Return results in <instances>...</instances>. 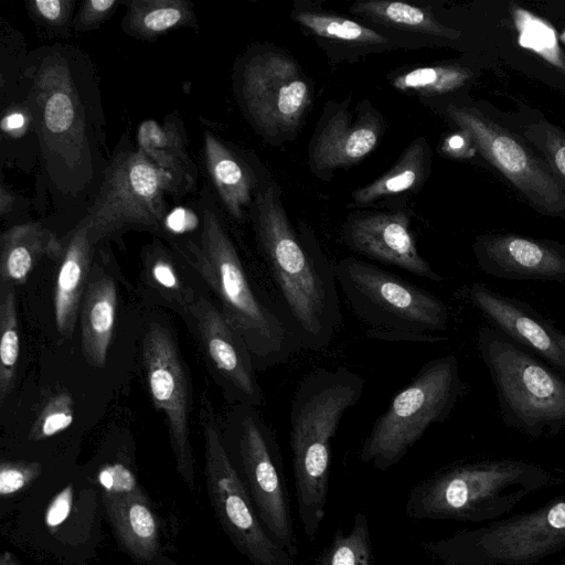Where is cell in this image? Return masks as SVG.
I'll list each match as a JSON object with an SVG mask.
<instances>
[{
    "label": "cell",
    "mask_w": 565,
    "mask_h": 565,
    "mask_svg": "<svg viewBox=\"0 0 565 565\" xmlns=\"http://www.w3.org/2000/svg\"><path fill=\"white\" fill-rule=\"evenodd\" d=\"M353 13L395 28L456 40L460 32L439 23L428 11L398 1L372 0L354 3Z\"/></svg>",
    "instance_id": "f546056e"
},
{
    "label": "cell",
    "mask_w": 565,
    "mask_h": 565,
    "mask_svg": "<svg viewBox=\"0 0 565 565\" xmlns=\"http://www.w3.org/2000/svg\"><path fill=\"white\" fill-rule=\"evenodd\" d=\"M512 14L520 45L534 51L558 70L565 71V57L558 46L554 29L523 8H514Z\"/></svg>",
    "instance_id": "74e56055"
},
{
    "label": "cell",
    "mask_w": 565,
    "mask_h": 565,
    "mask_svg": "<svg viewBox=\"0 0 565 565\" xmlns=\"http://www.w3.org/2000/svg\"><path fill=\"white\" fill-rule=\"evenodd\" d=\"M561 40L565 43V31L561 34Z\"/></svg>",
    "instance_id": "c3c4849f"
},
{
    "label": "cell",
    "mask_w": 565,
    "mask_h": 565,
    "mask_svg": "<svg viewBox=\"0 0 565 565\" xmlns=\"http://www.w3.org/2000/svg\"><path fill=\"white\" fill-rule=\"evenodd\" d=\"M426 149L424 140L414 141L396 164L374 182L353 192L356 204H369L374 200L414 188L424 177Z\"/></svg>",
    "instance_id": "4dcf8cb0"
},
{
    "label": "cell",
    "mask_w": 565,
    "mask_h": 565,
    "mask_svg": "<svg viewBox=\"0 0 565 565\" xmlns=\"http://www.w3.org/2000/svg\"><path fill=\"white\" fill-rule=\"evenodd\" d=\"M32 20L53 33L67 31L73 23L75 1L72 0H31L26 2Z\"/></svg>",
    "instance_id": "60d3db41"
},
{
    "label": "cell",
    "mask_w": 565,
    "mask_h": 565,
    "mask_svg": "<svg viewBox=\"0 0 565 565\" xmlns=\"http://www.w3.org/2000/svg\"><path fill=\"white\" fill-rule=\"evenodd\" d=\"M117 0H86L74 15L72 28L76 31H90L98 28L120 4Z\"/></svg>",
    "instance_id": "b9f144b4"
},
{
    "label": "cell",
    "mask_w": 565,
    "mask_h": 565,
    "mask_svg": "<svg viewBox=\"0 0 565 565\" xmlns=\"http://www.w3.org/2000/svg\"><path fill=\"white\" fill-rule=\"evenodd\" d=\"M294 19L315 34L327 39L362 44L387 42L381 33L343 17L301 11Z\"/></svg>",
    "instance_id": "8d00e7d4"
},
{
    "label": "cell",
    "mask_w": 565,
    "mask_h": 565,
    "mask_svg": "<svg viewBox=\"0 0 565 565\" xmlns=\"http://www.w3.org/2000/svg\"><path fill=\"white\" fill-rule=\"evenodd\" d=\"M364 380L345 366L307 374L290 404V449L297 513L303 534L316 541L326 516L331 443L344 414L355 406Z\"/></svg>",
    "instance_id": "3957f363"
},
{
    "label": "cell",
    "mask_w": 565,
    "mask_h": 565,
    "mask_svg": "<svg viewBox=\"0 0 565 565\" xmlns=\"http://www.w3.org/2000/svg\"><path fill=\"white\" fill-rule=\"evenodd\" d=\"M14 202H15V196L2 183L0 186V213H1V216H4L7 213H9L12 210Z\"/></svg>",
    "instance_id": "f6af8a7d"
},
{
    "label": "cell",
    "mask_w": 565,
    "mask_h": 565,
    "mask_svg": "<svg viewBox=\"0 0 565 565\" xmlns=\"http://www.w3.org/2000/svg\"><path fill=\"white\" fill-rule=\"evenodd\" d=\"M142 363L156 408L167 419L177 471L195 491V461L190 440V391L185 369L171 331L151 322L142 340Z\"/></svg>",
    "instance_id": "9a60e30c"
},
{
    "label": "cell",
    "mask_w": 565,
    "mask_h": 565,
    "mask_svg": "<svg viewBox=\"0 0 565 565\" xmlns=\"http://www.w3.org/2000/svg\"><path fill=\"white\" fill-rule=\"evenodd\" d=\"M252 119L268 134L294 129L309 100V86L297 64L278 53L253 56L244 66L241 83Z\"/></svg>",
    "instance_id": "2e32d148"
},
{
    "label": "cell",
    "mask_w": 565,
    "mask_h": 565,
    "mask_svg": "<svg viewBox=\"0 0 565 565\" xmlns=\"http://www.w3.org/2000/svg\"><path fill=\"white\" fill-rule=\"evenodd\" d=\"M468 296L498 331L544 360L565 377V351L557 342L556 328L530 305L478 282L470 286Z\"/></svg>",
    "instance_id": "ffe728a7"
},
{
    "label": "cell",
    "mask_w": 565,
    "mask_h": 565,
    "mask_svg": "<svg viewBox=\"0 0 565 565\" xmlns=\"http://www.w3.org/2000/svg\"><path fill=\"white\" fill-rule=\"evenodd\" d=\"M373 561L369 520L364 512L358 511L349 533L337 529L312 565H373Z\"/></svg>",
    "instance_id": "1f68e13d"
},
{
    "label": "cell",
    "mask_w": 565,
    "mask_h": 565,
    "mask_svg": "<svg viewBox=\"0 0 565 565\" xmlns=\"http://www.w3.org/2000/svg\"><path fill=\"white\" fill-rule=\"evenodd\" d=\"M447 114L482 157L540 212L565 216V190L561 182L518 136L472 107L450 106Z\"/></svg>",
    "instance_id": "5bb4252c"
},
{
    "label": "cell",
    "mask_w": 565,
    "mask_h": 565,
    "mask_svg": "<svg viewBox=\"0 0 565 565\" xmlns=\"http://www.w3.org/2000/svg\"><path fill=\"white\" fill-rule=\"evenodd\" d=\"M0 565H23L10 551L3 550L0 554Z\"/></svg>",
    "instance_id": "bcb514c9"
},
{
    "label": "cell",
    "mask_w": 565,
    "mask_h": 565,
    "mask_svg": "<svg viewBox=\"0 0 565 565\" xmlns=\"http://www.w3.org/2000/svg\"><path fill=\"white\" fill-rule=\"evenodd\" d=\"M74 418L73 399L63 392L53 395L32 424L28 440L41 443L67 429Z\"/></svg>",
    "instance_id": "f35d334b"
},
{
    "label": "cell",
    "mask_w": 565,
    "mask_h": 565,
    "mask_svg": "<svg viewBox=\"0 0 565 565\" xmlns=\"http://www.w3.org/2000/svg\"><path fill=\"white\" fill-rule=\"evenodd\" d=\"M137 149L175 181L182 196L196 186L198 168L192 160L183 122L173 115L163 122L143 120L137 130Z\"/></svg>",
    "instance_id": "cb8c5ba5"
},
{
    "label": "cell",
    "mask_w": 565,
    "mask_h": 565,
    "mask_svg": "<svg viewBox=\"0 0 565 565\" xmlns=\"http://www.w3.org/2000/svg\"><path fill=\"white\" fill-rule=\"evenodd\" d=\"M380 124L373 117L353 121L351 114L339 110L321 128L310 149L311 167L331 171L350 166L367 156L376 146Z\"/></svg>",
    "instance_id": "603a6c76"
},
{
    "label": "cell",
    "mask_w": 565,
    "mask_h": 565,
    "mask_svg": "<svg viewBox=\"0 0 565 565\" xmlns=\"http://www.w3.org/2000/svg\"><path fill=\"white\" fill-rule=\"evenodd\" d=\"M0 404L6 402L15 373L20 351L14 286L0 285Z\"/></svg>",
    "instance_id": "d6a6232c"
},
{
    "label": "cell",
    "mask_w": 565,
    "mask_h": 565,
    "mask_svg": "<svg viewBox=\"0 0 565 565\" xmlns=\"http://www.w3.org/2000/svg\"><path fill=\"white\" fill-rule=\"evenodd\" d=\"M25 75L26 107L47 174L63 194L77 195L94 177L100 132L88 62L74 49L54 45L33 52Z\"/></svg>",
    "instance_id": "6da1fadb"
},
{
    "label": "cell",
    "mask_w": 565,
    "mask_h": 565,
    "mask_svg": "<svg viewBox=\"0 0 565 565\" xmlns=\"http://www.w3.org/2000/svg\"><path fill=\"white\" fill-rule=\"evenodd\" d=\"M555 335L558 344L565 351V333L556 328Z\"/></svg>",
    "instance_id": "7dc6e473"
},
{
    "label": "cell",
    "mask_w": 565,
    "mask_h": 565,
    "mask_svg": "<svg viewBox=\"0 0 565 565\" xmlns=\"http://www.w3.org/2000/svg\"><path fill=\"white\" fill-rule=\"evenodd\" d=\"M461 390L454 354L426 362L377 417L359 458L380 471L397 465L434 424L444 422Z\"/></svg>",
    "instance_id": "9c48e42d"
},
{
    "label": "cell",
    "mask_w": 565,
    "mask_h": 565,
    "mask_svg": "<svg viewBox=\"0 0 565 565\" xmlns=\"http://www.w3.org/2000/svg\"><path fill=\"white\" fill-rule=\"evenodd\" d=\"M548 480L544 469L521 460L454 465L416 483L407 494L405 513L417 521L481 522L509 512Z\"/></svg>",
    "instance_id": "8992f818"
},
{
    "label": "cell",
    "mask_w": 565,
    "mask_h": 565,
    "mask_svg": "<svg viewBox=\"0 0 565 565\" xmlns=\"http://www.w3.org/2000/svg\"><path fill=\"white\" fill-rule=\"evenodd\" d=\"M199 422L204 439L207 497L223 532L253 565H294L295 558L263 525L205 397L201 399Z\"/></svg>",
    "instance_id": "4fadbf2b"
},
{
    "label": "cell",
    "mask_w": 565,
    "mask_h": 565,
    "mask_svg": "<svg viewBox=\"0 0 565 565\" xmlns=\"http://www.w3.org/2000/svg\"><path fill=\"white\" fill-rule=\"evenodd\" d=\"M477 347L507 425L535 438L565 427V377L558 371L497 329L481 328Z\"/></svg>",
    "instance_id": "ba28073f"
},
{
    "label": "cell",
    "mask_w": 565,
    "mask_h": 565,
    "mask_svg": "<svg viewBox=\"0 0 565 565\" xmlns=\"http://www.w3.org/2000/svg\"><path fill=\"white\" fill-rule=\"evenodd\" d=\"M255 230L297 343L323 350L342 321L334 266L296 234L271 186L256 198Z\"/></svg>",
    "instance_id": "7a4b0ae2"
},
{
    "label": "cell",
    "mask_w": 565,
    "mask_h": 565,
    "mask_svg": "<svg viewBox=\"0 0 565 565\" xmlns=\"http://www.w3.org/2000/svg\"><path fill=\"white\" fill-rule=\"evenodd\" d=\"M167 195L182 196L168 172L137 148L117 150L104 171L95 201L82 218L93 244L129 228L163 235Z\"/></svg>",
    "instance_id": "30bf717a"
},
{
    "label": "cell",
    "mask_w": 565,
    "mask_h": 565,
    "mask_svg": "<svg viewBox=\"0 0 565 565\" xmlns=\"http://www.w3.org/2000/svg\"><path fill=\"white\" fill-rule=\"evenodd\" d=\"M93 274L82 302V350L90 365L103 367L115 328L117 288L110 276Z\"/></svg>",
    "instance_id": "d4e9b609"
},
{
    "label": "cell",
    "mask_w": 565,
    "mask_h": 565,
    "mask_svg": "<svg viewBox=\"0 0 565 565\" xmlns=\"http://www.w3.org/2000/svg\"><path fill=\"white\" fill-rule=\"evenodd\" d=\"M119 546L141 565H170L163 553L162 526L149 495L128 498L104 507Z\"/></svg>",
    "instance_id": "44dd1931"
},
{
    "label": "cell",
    "mask_w": 565,
    "mask_h": 565,
    "mask_svg": "<svg viewBox=\"0 0 565 565\" xmlns=\"http://www.w3.org/2000/svg\"><path fill=\"white\" fill-rule=\"evenodd\" d=\"M171 246L215 295L222 315L244 339L256 370L286 363L297 343L292 331L255 292L213 206L206 203L202 210L198 239L171 242Z\"/></svg>",
    "instance_id": "277c9868"
},
{
    "label": "cell",
    "mask_w": 565,
    "mask_h": 565,
    "mask_svg": "<svg viewBox=\"0 0 565 565\" xmlns=\"http://www.w3.org/2000/svg\"><path fill=\"white\" fill-rule=\"evenodd\" d=\"M50 472L38 458L2 459L0 462V516L7 518L17 504Z\"/></svg>",
    "instance_id": "836d02e7"
},
{
    "label": "cell",
    "mask_w": 565,
    "mask_h": 565,
    "mask_svg": "<svg viewBox=\"0 0 565 565\" xmlns=\"http://www.w3.org/2000/svg\"><path fill=\"white\" fill-rule=\"evenodd\" d=\"M124 3L122 30L138 39L153 41L195 23L192 3L185 0H129Z\"/></svg>",
    "instance_id": "83f0119b"
},
{
    "label": "cell",
    "mask_w": 565,
    "mask_h": 565,
    "mask_svg": "<svg viewBox=\"0 0 565 565\" xmlns=\"http://www.w3.org/2000/svg\"><path fill=\"white\" fill-rule=\"evenodd\" d=\"M338 287L370 338L437 342L449 312L434 294L372 263L345 257L334 265Z\"/></svg>",
    "instance_id": "52a82bcc"
},
{
    "label": "cell",
    "mask_w": 565,
    "mask_h": 565,
    "mask_svg": "<svg viewBox=\"0 0 565 565\" xmlns=\"http://www.w3.org/2000/svg\"><path fill=\"white\" fill-rule=\"evenodd\" d=\"M31 119V115H24L23 113L12 111L3 117L2 119V130H17L19 127L23 126L25 122L28 124V119Z\"/></svg>",
    "instance_id": "ee69618b"
},
{
    "label": "cell",
    "mask_w": 565,
    "mask_h": 565,
    "mask_svg": "<svg viewBox=\"0 0 565 565\" xmlns=\"http://www.w3.org/2000/svg\"><path fill=\"white\" fill-rule=\"evenodd\" d=\"M462 132L463 134L451 135L445 140L443 150L447 154L457 158L470 157L472 154L469 152L471 148L469 142H467V139H469V137L465 131Z\"/></svg>",
    "instance_id": "7bdbcfd3"
},
{
    "label": "cell",
    "mask_w": 565,
    "mask_h": 565,
    "mask_svg": "<svg viewBox=\"0 0 565 565\" xmlns=\"http://www.w3.org/2000/svg\"><path fill=\"white\" fill-rule=\"evenodd\" d=\"M470 70L456 65L425 66L396 76L392 84L403 92L424 95L445 94L463 86L470 78Z\"/></svg>",
    "instance_id": "d590c367"
},
{
    "label": "cell",
    "mask_w": 565,
    "mask_h": 565,
    "mask_svg": "<svg viewBox=\"0 0 565 565\" xmlns=\"http://www.w3.org/2000/svg\"><path fill=\"white\" fill-rule=\"evenodd\" d=\"M119 455L99 460L85 470L99 489L104 507L118 500L147 495L138 481L131 460Z\"/></svg>",
    "instance_id": "e575fe53"
},
{
    "label": "cell",
    "mask_w": 565,
    "mask_h": 565,
    "mask_svg": "<svg viewBox=\"0 0 565 565\" xmlns=\"http://www.w3.org/2000/svg\"><path fill=\"white\" fill-rule=\"evenodd\" d=\"M142 264L148 287L188 321L198 297L184 284L171 254L160 243L153 242L143 249Z\"/></svg>",
    "instance_id": "f1b7e54d"
},
{
    "label": "cell",
    "mask_w": 565,
    "mask_h": 565,
    "mask_svg": "<svg viewBox=\"0 0 565 565\" xmlns=\"http://www.w3.org/2000/svg\"><path fill=\"white\" fill-rule=\"evenodd\" d=\"M233 419L231 447L225 444L231 460L263 525L295 558L298 544L276 435L254 406L239 404Z\"/></svg>",
    "instance_id": "7c38bea8"
},
{
    "label": "cell",
    "mask_w": 565,
    "mask_h": 565,
    "mask_svg": "<svg viewBox=\"0 0 565 565\" xmlns=\"http://www.w3.org/2000/svg\"><path fill=\"white\" fill-rule=\"evenodd\" d=\"M565 547V500L452 536L425 541L422 551L445 565H519Z\"/></svg>",
    "instance_id": "8fae6325"
},
{
    "label": "cell",
    "mask_w": 565,
    "mask_h": 565,
    "mask_svg": "<svg viewBox=\"0 0 565 565\" xmlns=\"http://www.w3.org/2000/svg\"><path fill=\"white\" fill-rule=\"evenodd\" d=\"M203 351L231 397L239 404L259 407L263 391L253 356L241 334L224 318L218 307L198 297L189 312Z\"/></svg>",
    "instance_id": "e0dca14e"
},
{
    "label": "cell",
    "mask_w": 565,
    "mask_h": 565,
    "mask_svg": "<svg viewBox=\"0 0 565 565\" xmlns=\"http://www.w3.org/2000/svg\"><path fill=\"white\" fill-rule=\"evenodd\" d=\"M203 145L206 170L223 205L234 218L243 220L255 184L250 170L209 131L204 132Z\"/></svg>",
    "instance_id": "4316f807"
},
{
    "label": "cell",
    "mask_w": 565,
    "mask_h": 565,
    "mask_svg": "<svg viewBox=\"0 0 565 565\" xmlns=\"http://www.w3.org/2000/svg\"><path fill=\"white\" fill-rule=\"evenodd\" d=\"M473 252L481 270L513 280L565 281V246L515 234L477 238Z\"/></svg>",
    "instance_id": "ac0fdd59"
},
{
    "label": "cell",
    "mask_w": 565,
    "mask_h": 565,
    "mask_svg": "<svg viewBox=\"0 0 565 565\" xmlns=\"http://www.w3.org/2000/svg\"><path fill=\"white\" fill-rule=\"evenodd\" d=\"M64 243L39 223H23L4 231L0 238L1 282L23 284L44 257L61 258Z\"/></svg>",
    "instance_id": "484cf974"
},
{
    "label": "cell",
    "mask_w": 565,
    "mask_h": 565,
    "mask_svg": "<svg viewBox=\"0 0 565 565\" xmlns=\"http://www.w3.org/2000/svg\"><path fill=\"white\" fill-rule=\"evenodd\" d=\"M343 238L352 250L371 259L431 281L445 279L418 252L403 212L353 217L344 226Z\"/></svg>",
    "instance_id": "d6986e66"
},
{
    "label": "cell",
    "mask_w": 565,
    "mask_h": 565,
    "mask_svg": "<svg viewBox=\"0 0 565 565\" xmlns=\"http://www.w3.org/2000/svg\"><path fill=\"white\" fill-rule=\"evenodd\" d=\"M94 247L87 226L81 220L64 242L53 295L55 324L65 339L73 334L77 321L92 274Z\"/></svg>",
    "instance_id": "7402d4cb"
},
{
    "label": "cell",
    "mask_w": 565,
    "mask_h": 565,
    "mask_svg": "<svg viewBox=\"0 0 565 565\" xmlns=\"http://www.w3.org/2000/svg\"><path fill=\"white\" fill-rule=\"evenodd\" d=\"M104 515L102 493L85 470L50 471L7 516L3 531L25 552L88 565L98 556Z\"/></svg>",
    "instance_id": "5b68a950"
},
{
    "label": "cell",
    "mask_w": 565,
    "mask_h": 565,
    "mask_svg": "<svg viewBox=\"0 0 565 565\" xmlns=\"http://www.w3.org/2000/svg\"><path fill=\"white\" fill-rule=\"evenodd\" d=\"M525 137L541 151L565 190V132L546 121L531 125Z\"/></svg>",
    "instance_id": "ab89813d"
}]
</instances>
